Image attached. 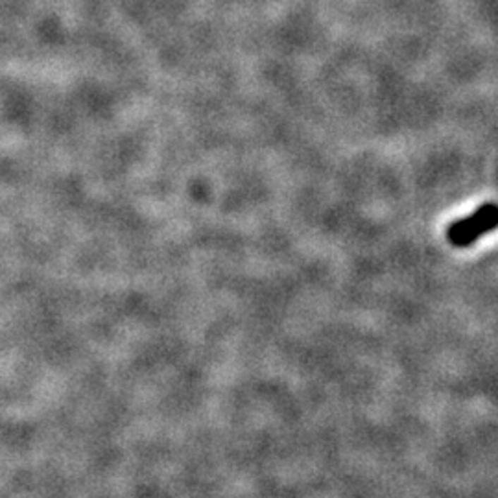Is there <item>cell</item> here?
<instances>
[{
	"mask_svg": "<svg viewBox=\"0 0 498 498\" xmlns=\"http://www.w3.org/2000/svg\"><path fill=\"white\" fill-rule=\"evenodd\" d=\"M497 205L485 203L463 220L451 224V227L447 229V238L456 248H469V245L475 244L480 236L491 233L497 227Z\"/></svg>",
	"mask_w": 498,
	"mask_h": 498,
	"instance_id": "6da1fadb",
	"label": "cell"
}]
</instances>
